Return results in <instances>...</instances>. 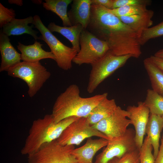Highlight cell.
<instances>
[{"mask_svg": "<svg viewBox=\"0 0 163 163\" xmlns=\"http://www.w3.org/2000/svg\"><path fill=\"white\" fill-rule=\"evenodd\" d=\"M86 29L106 42L110 51L115 55H130L138 58L142 54L137 33L104 7L91 5L90 21Z\"/></svg>", "mask_w": 163, "mask_h": 163, "instance_id": "cell-1", "label": "cell"}, {"mask_svg": "<svg viewBox=\"0 0 163 163\" xmlns=\"http://www.w3.org/2000/svg\"><path fill=\"white\" fill-rule=\"evenodd\" d=\"M104 93L88 97L80 95L78 86L73 84L69 86L56 98L52 115L56 123L71 117H86L93 109L105 97Z\"/></svg>", "mask_w": 163, "mask_h": 163, "instance_id": "cell-2", "label": "cell"}, {"mask_svg": "<svg viewBox=\"0 0 163 163\" xmlns=\"http://www.w3.org/2000/svg\"><path fill=\"white\" fill-rule=\"evenodd\" d=\"M79 118L69 117L56 123L51 114L34 120L21 150V154L29 155L44 144L57 139L70 124Z\"/></svg>", "mask_w": 163, "mask_h": 163, "instance_id": "cell-3", "label": "cell"}, {"mask_svg": "<svg viewBox=\"0 0 163 163\" xmlns=\"http://www.w3.org/2000/svg\"><path fill=\"white\" fill-rule=\"evenodd\" d=\"M7 72L9 76L20 78L26 83L30 97L36 95L51 76L50 72L40 62H21L11 67Z\"/></svg>", "mask_w": 163, "mask_h": 163, "instance_id": "cell-4", "label": "cell"}, {"mask_svg": "<svg viewBox=\"0 0 163 163\" xmlns=\"http://www.w3.org/2000/svg\"><path fill=\"white\" fill-rule=\"evenodd\" d=\"M33 24L41 34L39 39L45 42L55 56L58 66L65 70L70 69L72 62L78 52L75 49L67 46L59 40L43 24L40 17L35 15Z\"/></svg>", "mask_w": 163, "mask_h": 163, "instance_id": "cell-5", "label": "cell"}, {"mask_svg": "<svg viewBox=\"0 0 163 163\" xmlns=\"http://www.w3.org/2000/svg\"><path fill=\"white\" fill-rule=\"evenodd\" d=\"M80 49L72 62L78 65H92L102 58L110 51L107 43L98 38L86 29L80 37Z\"/></svg>", "mask_w": 163, "mask_h": 163, "instance_id": "cell-6", "label": "cell"}, {"mask_svg": "<svg viewBox=\"0 0 163 163\" xmlns=\"http://www.w3.org/2000/svg\"><path fill=\"white\" fill-rule=\"evenodd\" d=\"M130 55L117 56L110 51L101 59L91 65L87 86V92L92 93L104 80L123 66L130 58Z\"/></svg>", "mask_w": 163, "mask_h": 163, "instance_id": "cell-7", "label": "cell"}, {"mask_svg": "<svg viewBox=\"0 0 163 163\" xmlns=\"http://www.w3.org/2000/svg\"><path fill=\"white\" fill-rule=\"evenodd\" d=\"M74 149V145H63L55 140L28 155V163H79L71 153Z\"/></svg>", "mask_w": 163, "mask_h": 163, "instance_id": "cell-8", "label": "cell"}, {"mask_svg": "<svg viewBox=\"0 0 163 163\" xmlns=\"http://www.w3.org/2000/svg\"><path fill=\"white\" fill-rule=\"evenodd\" d=\"M92 136L109 139L105 135L91 125L86 117H82L70 124L57 140L63 145H78L86 138Z\"/></svg>", "mask_w": 163, "mask_h": 163, "instance_id": "cell-9", "label": "cell"}, {"mask_svg": "<svg viewBox=\"0 0 163 163\" xmlns=\"http://www.w3.org/2000/svg\"><path fill=\"white\" fill-rule=\"evenodd\" d=\"M135 138V130L130 128L122 136L108 140L106 147L97 156L93 163H107L114 157H121L138 148Z\"/></svg>", "mask_w": 163, "mask_h": 163, "instance_id": "cell-10", "label": "cell"}, {"mask_svg": "<svg viewBox=\"0 0 163 163\" xmlns=\"http://www.w3.org/2000/svg\"><path fill=\"white\" fill-rule=\"evenodd\" d=\"M129 116L127 111L117 106L111 115L92 126L110 140L120 136L125 133L128 126L131 124L130 120L127 118Z\"/></svg>", "mask_w": 163, "mask_h": 163, "instance_id": "cell-11", "label": "cell"}, {"mask_svg": "<svg viewBox=\"0 0 163 163\" xmlns=\"http://www.w3.org/2000/svg\"><path fill=\"white\" fill-rule=\"evenodd\" d=\"M126 110L129 113V119L135 131V141L137 148L140 150L143 142L146 126L150 113L144 102L139 101L138 105L129 106Z\"/></svg>", "mask_w": 163, "mask_h": 163, "instance_id": "cell-12", "label": "cell"}, {"mask_svg": "<svg viewBox=\"0 0 163 163\" xmlns=\"http://www.w3.org/2000/svg\"><path fill=\"white\" fill-rule=\"evenodd\" d=\"M0 51L1 56L0 72H7L11 67L21 62V54L12 45L8 37L2 30L0 33Z\"/></svg>", "mask_w": 163, "mask_h": 163, "instance_id": "cell-13", "label": "cell"}, {"mask_svg": "<svg viewBox=\"0 0 163 163\" xmlns=\"http://www.w3.org/2000/svg\"><path fill=\"white\" fill-rule=\"evenodd\" d=\"M108 140L103 138L88 139L85 143L80 147L75 149L71 152L79 163H93V159L96 153L106 146Z\"/></svg>", "mask_w": 163, "mask_h": 163, "instance_id": "cell-14", "label": "cell"}, {"mask_svg": "<svg viewBox=\"0 0 163 163\" xmlns=\"http://www.w3.org/2000/svg\"><path fill=\"white\" fill-rule=\"evenodd\" d=\"M91 0H73L71 8L68 12L72 25L81 24L86 29L90 20Z\"/></svg>", "mask_w": 163, "mask_h": 163, "instance_id": "cell-15", "label": "cell"}, {"mask_svg": "<svg viewBox=\"0 0 163 163\" xmlns=\"http://www.w3.org/2000/svg\"><path fill=\"white\" fill-rule=\"evenodd\" d=\"M43 45L37 40H35L33 44L29 45L18 42L17 47L21 53V60L28 62H39L45 59H50L55 61L53 54L51 51H46L43 50L42 47Z\"/></svg>", "mask_w": 163, "mask_h": 163, "instance_id": "cell-16", "label": "cell"}, {"mask_svg": "<svg viewBox=\"0 0 163 163\" xmlns=\"http://www.w3.org/2000/svg\"><path fill=\"white\" fill-rule=\"evenodd\" d=\"M34 22V17L30 16L21 19H13L10 22L3 27L2 31L9 37L11 35H20L26 34L31 36L36 40L39 39L37 36L38 32L34 30V25L29 26V24Z\"/></svg>", "mask_w": 163, "mask_h": 163, "instance_id": "cell-17", "label": "cell"}, {"mask_svg": "<svg viewBox=\"0 0 163 163\" xmlns=\"http://www.w3.org/2000/svg\"><path fill=\"white\" fill-rule=\"evenodd\" d=\"M154 14L153 11L148 9L140 14L118 17L123 23L134 30L139 38L144 31L153 25L152 18Z\"/></svg>", "mask_w": 163, "mask_h": 163, "instance_id": "cell-18", "label": "cell"}, {"mask_svg": "<svg viewBox=\"0 0 163 163\" xmlns=\"http://www.w3.org/2000/svg\"><path fill=\"white\" fill-rule=\"evenodd\" d=\"M163 128V120L162 116L150 113L145 133L149 138L153 147V155L155 159L159 152V140Z\"/></svg>", "mask_w": 163, "mask_h": 163, "instance_id": "cell-19", "label": "cell"}, {"mask_svg": "<svg viewBox=\"0 0 163 163\" xmlns=\"http://www.w3.org/2000/svg\"><path fill=\"white\" fill-rule=\"evenodd\" d=\"M47 28L51 33L56 32L63 36L70 41L72 45V48L78 53L79 51L80 37L84 29L81 24H78L70 27H61L54 22H51Z\"/></svg>", "mask_w": 163, "mask_h": 163, "instance_id": "cell-20", "label": "cell"}, {"mask_svg": "<svg viewBox=\"0 0 163 163\" xmlns=\"http://www.w3.org/2000/svg\"><path fill=\"white\" fill-rule=\"evenodd\" d=\"M117 106L114 99L105 97L93 109L86 117L90 124L93 125L111 115Z\"/></svg>", "mask_w": 163, "mask_h": 163, "instance_id": "cell-21", "label": "cell"}, {"mask_svg": "<svg viewBox=\"0 0 163 163\" xmlns=\"http://www.w3.org/2000/svg\"><path fill=\"white\" fill-rule=\"evenodd\" d=\"M72 0H45L43 2V7L46 10L57 14L61 19L64 27H70L72 25L69 19L67 7Z\"/></svg>", "mask_w": 163, "mask_h": 163, "instance_id": "cell-22", "label": "cell"}, {"mask_svg": "<svg viewBox=\"0 0 163 163\" xmlns=\"http://www.w3.org/2000/svg\"><path fill=\"white\" fill-rule=\"evenodd\" d=\"M143 64L149 77L152 89L163 96V72L149 58L144 59Z\"/></svg>", "mask_w": 163, "mask_h": 163, "instance_id": "cell-23", "label": "cell"}, {"mask_svg": "<svg viewBox=\"0 0 163 163\" xmlns=\"http://www.w3.org/2000/svg\"><path fill=\"white\" fill-rule=\"evenodd\" d=\"M145 104L150 114L162 116L163 115V96L152 89H148Z\"/></svg>", "mask_w": 163, "mask_h": 163, "instance_id": "cell-24", "label": "cell"}, {"mask_svg": "<svg viewBox=\"0 0 163 163\" xmlns=\"http://www.w3.org/2000/svg\"><path fill=\"white\" fill-rule=\"evenodd\" d=\"M146 4H138L125 6L108 11L117 17L129 16L140 14L147 11Z\"/></svg>", "mask_w": 163, "mask_h": 163, "instance_id": "cell-25", "label": "cell"}, {"mask_svg": "<svg viewBox=\"0 0 163 163\" xmlns=\"http://www.w3.org/2000/svg\"><path fill=\"white\" fill-rule=\"evenodd\" d=\"M163 36V21L145 30L139 38L141 46L151 39Z\"/></svg>", "mask_w": 163, "mask_h": 163, "instance_id": "cell-26", "label": "cell"}, {"mask_svg": "<svg viewBox=\"0 0 163 163\" xmlns=\"http://www.w3.org/2000/svg\"><path fill=\"white\" fill-rule=\"evenodd\" d=\"M153 147L149 137L146 136L140 150L139 163H154L155 158L152 153Z\"/></svg>", "mask_w": 163, "mask_h": 163, "instance_id": "cell-27", "label": "cell"}, {"mask_svg": "<svg viewBox=\"0 0 163 163\" xmlns=\"http://www.w3.org/2000/svg\"><path fill=\"white\" fill-rule=\"evenodd\" d=\"M140 150L138 148L120 157L113 158L107 163H139Z\"/></svg>", "mask_w": 163, "mask_h": 163, "instance_id": "cell-28", "label": "cell"}, {"mask_svg": "<svg viewBox=\"0 0 163 163\" xmlns=\"http://www.w3.org/2000/svg\"><path fill=\"white\" fill-rule=\"evenodd\" d=\"M15 11L12 8H8L0 3V27L2 28L15 18Z\"/></svg>", "mask_w": 163, "mask_h": 163, "instance_id": "cell-29", "label": "cell"}, {"mask_svg": "<svg viewBox=\"0 0 163 163\" xmlns=\"http://www.w3.org/2000/svg\"><path fill=\"white\" fill-rule=\"evenodd\" d=\"M150 2V1L148 0H113L112 9L131 5H148Z\"/></svg>", "mask_w": 163, "mask_h": 163, "instance_id": "cell-30", "label": "cell"}, {"mask_svg": "<svg viewBox=\"0 0 163 163\" xmlns=\"http://www.w3.org/2000/svg\"><path fill=\"white\" fill-rule=\"evenodd\" d=\"M91 5H100L112 9L113 0H91Z\"/></svg>", "mask_w": 163, "mask_h": 163, "instance_id": "cell-31", "label": "cell"}, {"mask_svg": "<svg viewBox=\"0 0 163 163\" xmlns=\"http://www.w3.org/2000/svg\"><path fill=\"white\" fill-rule=\"evenodd\" d=\"M149 59L163 72V58L152 55L148 57Z\"/></svg>", "mask_w": 163, "mask_h": 163, "instance_id": "cell-32", "label": "cell"}, {"mask_svg": "<svg viewBox=\"0 0 163 163\" xmlns=\"http://www.w3.org/2000/svg\"><path fill=\"white\" fill-rule=\"evenodd\" d=\"M154 163H163V134L161 140V144L159 152Z\"/></svg>", "mask_w": 163, "mask_h": 163, "instance_id": "cell-33", "label": "cell"}, {"mask_svg": "<svg viewBox=\"0 0 163 163\" xmlns=\"http://www.w3.org/2000/svg\"><path fill=\"white\" fill-rule=\"evenodd\" d=\"M8 2L10 4H14L20 6L23 5V1L22 0H9Z\"/></svg>", "mask_w": 163, "mask_h": 163, "instance_id": "cell-34", "label": "cell"}, {"mask_svg": "<svg viewBox=\"0 0 163 163\" xmlns=\"http://www.w3.org/2000/svg\"><path fill=\"white\" fill-rule=\"evenodd\" d=\"M154 55L157 57L163 58V48L158 51Z\"/></svg>", "mask_w": 163, "mask_h": 163, "instance_id": "cell-35", "label": "cell"}, {"mask_svg": "<svg viewBox=\"0 0 163 163\" xmlns=\"http://www.w3.org/2000/svg\"><path fill=\"white\" fill-rule=\"evenodd\" d=\"M32 1L33 3L36 4H40L43 3L42 0H33Z\"/></svg>", "mask_w": 163, "mask_h": 163, "instance_id": "cell-36", "label": "cell"}, {"mask_svg": "<svg viewBox=\"0 0 163 163\" xmlns=\"http://www.w3.org/2000/svg\"><path fill=\"white\" fill-rule=\"evenodd\" d=\"M163 120V115L161 116Z\"/></svg>", "mask_w": 163, "mask_h": 163, "instance_id": "cell-37", "label": "cell"}]
</instances>
